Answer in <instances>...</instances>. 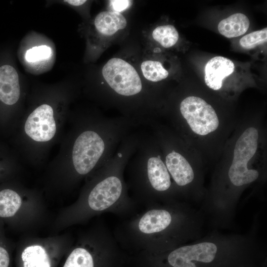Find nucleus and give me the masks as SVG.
Instances as JSON below:
<instances>
[{
	"label": "nucleus",
	"instance_id": "obj_8",
	"mask_svg": "<svg viewBox=\"0 0 267 267\" xmlns=\"http://www.w3.org/2000/svg\"><path fill=\"white\" fill-rule=\"evenodd\" d=\"M234 64L228 58L221 56L212 58L205 67L206 85L214 90H220L223 80L234 72Z\"/></svg>",
	"mask_w": 267,
	"mask_h": 267
},
{
	"label": "nucleus",
	"instance_id": "obj_11",
	"mask_svg": "<svg viewBox=\"0 0 267 267\" xmlns=\"http://www.w3.org/2000/svg\"><path fill=\"white\" fill-rule=\"evenodd\" d=\"M250 26L248 18L241 13H236L222 19L218 26L220 33L228 38H235L245 34Z\"/></svg>",
	"mask_w": 267,
	"mask_h": 267
},
{
	"label": "nucleus",
	"instance_id": "obj_7",
	"mask_svg": "<svg viewBox=\"0 0 267 267\" xmlns=\"http://www.w3.org/2000/svg\"><path fill=\"white\" fill-rule=\"evenodd\" d=\"M102 74L109 88L118 96L134 97L142 91L138 74L131 64L122 59L109 60L103 66Z\"/></svg>",
	"mask_w": 267,
	"mask_h": 267
},
{
	"label": "nucleus",
	"instance_id": "obj_12",
	"mask_svg": "<svg viewBox=\"0 0 267 267\" xmlns=\"http://www.w3.org/2000/svg\"><path fill=\"white\" fill-rule=\"evenodd\" d=\"M22 162L12 149L0 144V181L18 170Z\"/></svg>",
	"mask_w": 267,
	"mask_h": 267
},
{
	"label": "nucleus",
	"instance_id": "obj_10",
	"mask_svg": "<svg viewBox=\"0 0 267 267\" xmlns=\"http://www.w3.org/2000/svg\"><path fill=\"white\" fill-rule=\"evenodd\" d=\"M94 26L97 31L104 36H111L127 26L126 18L120 13L104 11L95 18Z\"/></svg>",
	"mask_w": 267,
	"mask_h": 267
},
{
	"label": "nucleus",
	"instance_id": "obj_16",
	"mask_svg": "<svg viewBox=\"0 0 267 267\" xmlns=\"http://www.w3.org/2000/svg\"><path fill=\"white\" fill-rule=\"evenodd\" d=\"M51 54V50L49 46L40 45L28 49L25 54V59L28 62H35L48 58Z\"/></svg>",
	"mask_w": 267,
	"mask_h": 267
},
{
	"label": "nucleus",
	"instance_id": "obj_4",
	"mask_svg": "<svg viewBox=\"0 0 267 267\" xmlns=\"http://www.w3.org/2000/svg\"><path fill=\"white\" fill-rule=\"evenodd\" d=\"M127 167L131 185L139 195L171 201L177 194L159 142L151 131H138L136 148Z\"/></svg>",
	"mask_w": 267,
	"mask_h": 267
},
{
	"label": "nucleus",
	"instance_id": "obj_18",
	"mask_svg": "<svg viewBox=\"0 0 267 267\" xmlns=\"http://www.w3.org/2000/svg\"><path fill=\"white\" fill-rule=\"evenodd\" d=\"M132 2L129 0H113L110 1V3L113 11L120 13L128 8Z\"/></svg>",
	"mask_w": 267,
	"mask_h": 267
},
{
	"label": "nucleus",
	"instance_id": "obj_13",
	"mask_svg": "<svg viewBox=\"0 0 267 267\" xmlns=\"http://www.w3.org/2000/svg\"><path fill=\"white\" fill-rule=\"evenodd\" d=\"M153 39L165 48H170L176 44L178 40V33L172 25L157 27L152 32Z\"/></svg>",
	"mask_w": 267,
	"mask_h": 267
},
{
	"label": "nucleus",
	"instance_id": "obj_9",
	"mask_svg": "<svg viewBox=\"0 0 267 267\" xmlns=\"http://www.w3.org/2000/svg\"><path fill=\"white\" fill-rule=\"evenodd\" d=\"M21 89L17 71L11 66L0 67V101L11 106L16 104L20 97Z\"/></svg>",
	"mask_w": 267,
	"mask_h": 267
},
{
	"label": "nucleus",
	"instance_id": "obj_15",
	"mask_svg": "<svg viewBox=\"0 0 267 267\" xmlns=\"http://www.w3.org/2000/svg\"><path fill=\"white\" fill-rule=\"evenodd\" d=\"M267 28L254 31L248 34L239 40L241 47L245 49H251L257 45L267 42Z\"/></svg>",
	"mask_w": 267,
	"mask_h": 267
},
{
	"label": "nucleus",
	"instance_id": "obj_1",
	"mask_svg": "<svg viewBox=\"0 0 267 267\" xmlns=\"http://www.w3.org/2000/svg\"><path fill=\"white\" fill-rule=\"evenodd\" d=\"M137 128L124 116L69 115L59 150L48 164V172L64 184L74 185L105 165L123 140Z\"/></svg>",
	"mask_w": 267,
	"mask_h": 267
},
{
	"label": "nucleus",
	"instance_id": "obj_2",
	"mask_svg": "<svg viewBox=\"0 0 267 267\" xmlns=\"http://www.w3.org/2000/svg\"><path fill=\"white\" fill-rule=\"evenodd\" d=\"M262 133L257 123L250 121L228 142L223 165L205 200V208L219 222L229 219L239 195L262 177L261 168L256 165L261 149Z\"/></svg>",
	"mask_w": 267,
	"mask_h": 267
},
{
	"label": "nucleus",
	"instance_id": "obj_14",
	"mask_svg": "<svg viewBox=\"0 0 267 267\" xmlns=\"http://www.w3.org/2000/svg\"><path fill=\"white\" fill-rule=\"evenodd\" d=\"M141 69L145 78L153 82L163 80L169 75L168 71L164 68L162 63L157 61H143L141 64Z\"/></svg>",
	"mask_w": 267,
	"mask_h": 267
},
{
	"label": "nucleus",
	"instance_id": "obj_17",
	"mask_svg": "<svg viewBox=\"0 0 267 267\" xmlns=\"http://www.w3.org/2000/svg\"><path fill=\"white\" fill-rule=\"evenodd\" d=\"M2 229L0 222V267H11L10 251Z\"/></svg>",
	"mask_w": 267,
	"mask_h": 267
},
{
	"label": "nucleus",
	"instance_id": "obj_6",
	"mask_svg": "<svg viewBox=\"0 0 267 267\" xmlns=\"http://www.w3.org/2000/svg\"><path fill=\"white\" fill-rule=\"evenodd\" d=\"M253 238L251 236L222 235L213 232L194 243L180 245L167 257L172 267H197L215 262L221 255L235 249Z\"/></svg>",
	"mask_w": 267,
	"mask_h": 267
},
{
	"label": "nucleus",
	"instance_id": "obj_19",
	"mask_svg": "<svg viewBox=\"0 0 267 267\" xmlns=\"http://www.w3.org/2000/svg\"><path fill=\"white\" fill-rule=\"evenodd\" d=\"M64 1L72 5L80 6L84 4L87 1L85 0H66Z\"/></svg>",
	"mask_w": 267,
	"mask_h": 267
},
{
	"label": "nucleus",
	"instance_id": "obj_3",
	"mask_svg": "<svg viewBox=\"0 0 267 267\" xmlns=\"http://www.w3.org/2000/svg\"><path fill=\"white\" fill-rule=\"evenodd\" d=\"M170 117L172 129L188 145L201 153L221 143L224 147L230 122L224 121L202 97L191 95L180 102L178 112Z\"/></svg>",
	"mask_w": 267,
	"mask_h": 267
},
{
	"label": "nucleus",
	"instance_id": "obj_5",
	"mask_svg": "<svg viewBox=\"0 0 267 267\" xmlns=\"http://www.w3.org/2000/svg\"><path fill=\"white\" fill-rule=\"evenodd\" d=\"M147 127L160 144L165 164L173 180L177 194L200 195L202 174L189 155L191 147L171 128L152 121Z\"/></svg>",
	"mask_w": 267,
	"mask_h": 267
}]
</instances>
